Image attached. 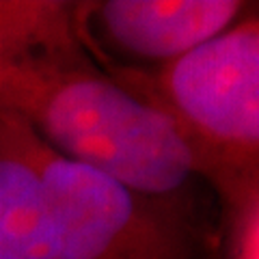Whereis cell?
<instances>
[{
    "mask_svg": "<svg viewBox=\"0 0 259 259\" xmlns=\"http://www.w3.org/2000/svg\"><path fill=\"white\" fill-rule=\"evenodd\" d=\"M95 61L171 123L216 199L259 180L257 3L225 32L160 67Z\"/></svg>",
    "mask_w": 259,
    "mask_h": 259,
    "instance_id": "obj_3",
    "label": "cell"
},
{
    "mask_svg": "<svg viewBox=\"0 0 259 259\" xmlns=\"http://www.w3.org/2000/svg\"><path fill=\"white\" fill-rule=\"evenodd\" d=\"M218 205L145 194L0 117V259H216Z\"/></svg>",
    "mask_w": 259,
    "mask_h": 259,
    "instance_id": "obj_2",
    "label": "cell"
},
{
    "mask_svg": "<svg viewBox=\"0 0 259 259\" xmlns=\"http://www.w3.org/2000/svg\"><path fill=\"white\" fill-rule=\"evenodd\" d=\"M0 117L139 192L197 188L194 162L171 123L87 50L74 3L0 0Z\"/></svg>",
    "mask_w": 259,
    "mask_h": 259,
    "instance_id": "obj_1",
    "label": "cell"
},
{
    "mask_svg": "<svg viewBox=\"0 0 259 259\" xmlns=\"http://www.w3.org/2000/svg\"><path fill=\"white\" fill-rule=\"evenodd\" d=\"M253 5L242 0H104L74 3V15L95 59L151 69L225 32Z\"/></svg>",
    "mask_w": 259,
    "mask_h": 259,
    "instance_id": "obj_4",
    "label": "cell"
},
{
    "mask_svg": "<svg viewBox=\"0 0 259 259\" xmlns=\"http://www.w3.org/2000/svg\"><path fill=\"white\" fill-rule=\"evenodd\" d=\"M216 259H259V180L216 199Z\"/></svg>",
    "mask_w": 259,
    "mask_h": 259,
    "instance_id": "obj_5",
    "label": "cell"
}]
</instances>
